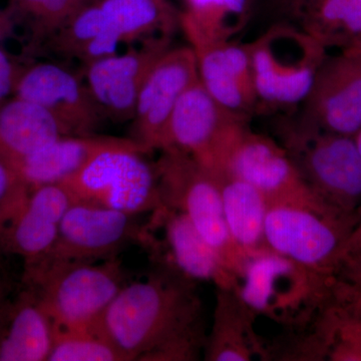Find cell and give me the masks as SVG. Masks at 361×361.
Here are the masks:
<instances>
[{"instance_id": "cell-1", "label": "cell", "mask_w": 361, "mask_h": 361, "mask_svg": "<svg viewBox=\"0 0 361 361\" xmlns=\"http://www.w3.org/2000/svg\"><path fill=\"white\" fill-rule=\"evenodd\" d=\"M195 283L157 266L126 283L97 323L126 361L198 360L207 336Z\"/></svg>"}, {"instance_id": "cell-2", "label": "cell", "mask_w": 361, "mask_h": 361, "mask_svg": "<svg viewBox=\"0 0 361 361\" xmlns=\"http://www.w3.org/2000/svg\"><path fill=\"white\" fill-rule=\"evenodd\" d=\"M334 288V275L264 248L247 256L236 292L257 316L304 331L336 301Z\"/></svg>"}, {"instance_id": "cell-3", "label": "cell", "mask_w": 361, "mask_h": 361, "mask_svg": "<svg viewBox=\"0 0 361 361\" xmlns=\"http://www.w3.org/2000/svg\"><path fill=\"white\" fill-rule=\"evenodd\" d=\"M276 132L312 191L337 213L361 217V153L355 137L326 132L300 116L280 121Z\"/></svg>"}, {"instance_id": "cell-4", "label": "cell", "mask_w": 361, "mask_h": 361, "mask_svg": "<svg viewBox=\"0 0 361 361\" xmlns=\"http://www.w3.org/2000/svg\"><path fill=\"white\" fill-rule=\"evenodd\" d=\"M28 288L39 297L56 327L99 322L127 283L118 257L99 261H42L25 267Z\"/></svg>"}, {"instance_id": "cell-5", "label": "cell", "mask_w": 361, "mask_h": 361, "mask_svg": "<svg viewBox=\"0 0 361 361\" xmlns=\"http://www.w3.org/2000/svg\"><path fill=\"white\" fill-rule=\"evenodd\" d=\"M257 111H282L300 106L310 94L327 49L299 25L274 23L247 44Z\"/></svg>"}, {"instance_id": "cell-6", "label": "cell", "mask_w": 361, "mask_h": 361, "mask_svg": "<svg viewBox=\"0 0 361 361\" xmlns=\"http://www.w3.org/2000/svg\"><path fill=\"white\" fill-rule=\"evenodd\" d=\"M210 171L245 180L265 197L269 206L302 207L334 219L353 222L361 218L332 210L308 186L280 142L253 132L248 123L226 142Z\"/></svg>"}, {"instance_id": "cell-7", "label": "cell", "mask_w": 361, "mask_h": 361, "mask_svg": "<svg viewBox=\"0 0 361 361\" xmlns=\"http://www.w3.org/2000/svg\"><path fill=\"white\" fill-rule=\"evenodd\" d=\"M129 140L104 149L63 180L75 201L106 207L130 215L152 213L161 205L155 163Z\"/></svg>"}, {"instance_id": "cell-8", "label": "cell", "mask_w": 361, "mask_h": 361, "mask_svg": "<svg viewBox=\"0 0 361 361\" xmlns=\"http://www.w3.org/2000/svg\"><path fill=\"white\" fill-rule=\"evenodd\" d=\"M155 167L161 205L184 213L238 277L246 257L228 230L215 175L193 157L175 149L161 151Z\"/></svg>"}, {"instance_id": "cell-9", "label": "cell", "mask_w": 361, "mask_h": 361, "mask_svg": "<svg viewBox=\"0 0 361 361\" xmlns=\"http://www.w3.org/2000/svg\"><path fill=\"white\" fill-rule=\"evenodd\" d=\"M147 245L157 266L168 268L193 281L211 282L217 288L238 286L235 274L212 246L202 237L184 213L161 205L140 230L139 239Z\"/></svg>"}, {"instance_id": "cell-10", "label": "cell", "mask_w": 361, "mask_h": 361, "mask_svg": "<svg viewBox=\"0 0 361 361\" xmlns=\"http://www.w3.org/2000/svg\"><path fill=\"white\" fill-rule=\"evenodd\" d=\"M356 223L302 207L271 205L265 221L266 245L310 269L334 275L337 253Z\"/></svg>"}, {"instance_id": "cell-11", "label": "cell", "mask_w": 361, "mask_h": 361, "mask_svg": "<svg viewBox=\"0 0 361 361\" xmlns=\"http://www.w3.org/2000/svg\"><path fill=\"white\" fill-rule=\"evenodd\" d=\"M198 80L196 56L190 45L170 47L164 51L140 90L130 139L148 154L165 148L169 121L176 104Z\"/></svg>"}, {"instance_id": "cell-12", "label": "cell", "mask_w": 361, "mask_h": 361, "mask_svg": "<svg viewBox=\"0 0 361 361\" xmlns=\"http://www.w3.org/2000/svg\"><path fill=\"white\" fill-rule=\"evenodd\" d=\"M171 40V37L144 40L129 51L82 66L80 75L104 121L130 123L142 85Z\"/></svg>"}, {"instance_id": "cell-13", "label": "cell", "mask_w": 361, "mask_h": 361, "mask_svg": "<svg viewBox=\"0 0 361 361\" xmlns=\"http://www.w3.org/2000/svg\"><path fill=\"white\" fill-rule=\"evenodd\" d=\"M135 217L75 201L61 220L51 253L42 261H99L118 257L123 248L139 239L141 227Z\"/></svg>"}, {"instance_id": "cell-14", "label": "cell", "mask_w": 361, "mask_h": 361, "mask_svg": "<svg viewBox=\"0 0 361 361\" xmlns=\"http://www.w3.org/2000/svg\"><path fill=\"white\" fill-rule=\"evenodd\" d=\"M300 118L319 129L355 137L361 130V49L323 61Z\"/></svg>"}, {"instance_id": "cell-15", "label": "cell", "mask_w": 361, "mask_h": 361, "mask_svg": "<svg viewBox=\"0 0 361 361\" xmlns=\"http://www.w3.org/2000/svg\"><path fill=\"white\" fill-rule=\"evenodd\" d=\"M248 122L221 106L198 80L176 104L163 149H178L211 169L226 142Z\"/></svg>"}, {"instance_id": "cell-16", "label": "cell", "mask_w": 361, "mask_h": 361, "mask_svg": "<svg viewBox=\"0 0 361 361\" xmlns=\"http://www.w3.org/2000/svg\"><path fill=\"white\" fill-rule=\"evenodd\" d=\"M14 96L44 106L68 135L96 134L104 122L82 75L54 61L25 66Z\"/></svg>"}, {"instance_id": "cell-17", "label": "cell", "mask_w": 361, "mask_h": 361, "mask_svg": "<svg viewBox=\"0 0 361 361\" xmlns=\"http://www.w3.org/2000/svg\"><path fill=\"white\" fill-rule=\"evenodd\" d=\"M198 66L199 80L221 106L249 120L257 113L250 54L246 44L187 35Z\"/></svg>"}, {"instance_id": "cell-18", "label": "cell", "mask_w": 361, "mask_h": 361, "mask_svg": "<svg viewBox=\"0 0 361 361\" xmlns=\"http://www.w3.org/2000/svg\"><path fill=\"white\" fill-rule=\"evenodd\" d=\"M75 199L63 184L30 190L27 198L0 237V249L25 259V267L47 257L59 225Z\"/></svg>"}, {"instance_id": "cell-19", "label": "cell", "mask_w": 361, "mask_h": 361, "mask_svg": "<svg viewBox=\"0 0 361 361\" xmlns=\"http://www.w3.org/2000/svg\"><path fill=\"white\" fill-rule=\"evenodd\" d=\"M257 314L234 289L217 288L212 327L207 336L204 360H269V349L255 329Z\"/></svg>"}, {"instance_id": "cell-20", "label": "cell", "mask_w": 361, "mask_h": 361, "mask_svg": "<svg viewBox=\"0 0 361 361\" xmlns=\"http://www.w3.org/2000/svg\"><path fill=\"white\" fill-rule=\"evenodd\" d=\"M129 140L97 134L66 135L23 157L16 161V165L30 190L61 184L84 168L97 154Z\"/></svg>"}, {"instance_id": "cell-21", "label": "cell", "mask_w": 361, "mask_h": 361, "mask_svg": "<svg viewBox=\"0 0 361 361\" xmlns=\"http://www.w3.org/2000/svg\"><path fill=\"white\" fill-rule=\"evenodd\" d=\"M54 332L56 324L39 297L26 289L0 326V361H47Z\"/></svg>"}, {"instance_id": "cell-22", "label": "cell", "mask_w": 361, "mask_h": 361, "mask_svg": "<svg viewBox=\"0 0 361 361\" xmlns=\"http://www.w3.org/2000/svg\"><path fill=\"white\" fill-rule=\"evenodd\" d=\"M123 44L109 26L99 1L90 2L51 35L40 47L63 61H78L82 66L118 52Z\"/></svg>"}, {"instance_id": "cell-23", "label": "cell", "mask_w": 361, "mask_h": 361, "mask_svg": "<svg viewBox=\"0 0 361 361\" xmlns=\"http://www.w3.org/2000/svg\"><path fill=\"white\" fill-rule=\"evenodd\" d=\"M212 173L219 184L226 224L239 250L247 257L268 248L264 231L269 204L265 197L245 180Z\"/></svg>"}, {"instance_id": "cell-24", "label": "cell", "mask_w": 361, "mask_h": 361, "mask_svg": "<svg viewBox=\"0 0 361 361\" xmlns=\"http://www.w3.org/2000/svg\"><path fill=\"white\" fill-rule=\"evenodd\" d=\"M68 135L44 106L13 96L0 106V144L20 160Z\"/></svg>"}, {"instance_id": "cell-25", "label": "cell", "mask_w": 361, "mask_h": 361, "mask_svg": "<svg viewBox=\"0 0 361 361\" xmlns=\"http://www.w3.org/2000/svg\"><path fill=\"white\" fill-rule=\"evenodd\" d=\"M111 30L123 44L173 37L180 14L167 0H97Z\"/></svg>"}, {"instance_id": "cell-26", "label": "cell", "mask_w": 361, "mask_h": 361, "mask_svg": "<svg viewBox=\"0 0 361 361\" xmlns=\"http://www.w3.org/2000/svg\"><path fill=\"white\" fill-rule=\"evenodd\" d=\"M293 18L325 49H361V0H310Z\"/></svg>"}, {"instance_id": "cell-27", "label": "cell", "mask_w": 361, "mask_h": 361, "mask_svg": "<svg viewBox=\"0 0 361 361\" xmlns=\"http://www.w3.org/2000/svg\"><path fill=\"white\" fill-rule=\"evenodd\" d=\"M252 0H187L180 13L185 35L230 42L250 20Z\"/></svg>"}, {"instance_id": "cell-28", "label": "cell", "mask_w": 361, "mask_h": 361, "mask_svg": "<svg viewBox=\"0 0 361 361\" xmlns=\"http://www.w3.org/2000/svg\"><path fill=\"white\" fill-rule=\"evenodd\" d=\"M94 0H11L6 9L14 26L27 35V51L37 52L80 9Z\"/></svg>"}, {"instance_id": "cell-29", "label": "cell", "mask_w": 361, "mask_h": 361, "mask_svg": "<svg viewBox=\"0 0 361 361\" xmlns=\"http://www.w3.org/2000/svg\"><path fill=\"white\" fill-rule=\"evenodd\" d=\"M47 361H126L121 351L99 327H56Z\"/></svg>"}, {"instance_id": "cell-30", "label": "cell", "mask_w": 361, "mask_h": 361, "mask_svg": "<svg viewBox=\"0 0 361 361\" xmlns=\"http://www.w3.org/2000/svg\"><path fill=\"white\" fill-rule=\"evenodd\" d=\"M30 192L16 159L0 144V237Z\"/></svg>"}, {"instance_id": "cell-31", "label": "cell", "mask_w": 361, "mask_h": 361, "mask_svg": "<svg viewBox=\"0 0 361 361\" xmlns=\"http://www.w3.org/2000/svg\"><path fill=\"white\" fill-rule=\"evenodd\" d=\"M326 356L336 361H361V315L337 305Z\"/></svg>"}, {"instance_id": "cell-32", "label": "cell", "mask_w": 361, "mask_h": 361, "mask_svg": "<svg viewBox=\"0 0 361 361\" xmlns=\"http://www.w3.org/2000/svg\"><path fill=\"white\" fill-rule=\"evenodd\" d=\"M336 301L341 307L361 315V263L336 271Z\"/></svg>"}, {"instance_id": "cell-33", "label": "cell", "mask_w": 361, "mask_h": 361, "mask_svg": "<svg viewBox=\"0 0 361 361\" xmlns=\"http://www.w3.org/2000/svg\"><path fill=\"white\" fill-rule=\"evenodd\" d=\"M23 68L0 47V106L14 96Z\"/></svg>"}, {"instance_id": "cell-34", "label": "cell", "mask_w": 361, "mask_h": 361, "mask_svg": "<svg viewBox=\"0 0 361 361\" xmlns=\"http://www.w3.org/2000/svg\"><path fill=\"white\" fill-rule=\"evenodd\" d=\"M361 263V218L339 249L334 264V274L339 268Z\"/></svg>"}, {"instance_id": "cell-35", "label": "cell", "mask_w": 361, "mask_h": 361, "mask_svg": "<svg viewBox=\"0 0 361 361\" xmlns=\"http://www.w3.org/2000/svg\"><path fill=\"white\" fill-rule=\"evenodd\" d=\"M16 26L6 11H0V47L14 35Z\"/></svg>"}, {"instance_id": "cell-36", "label": "cell", "mask_w": 361, "mask_h": 361, "mask_svg": "<svg viewBox=\"0 0 361 361\" xmlns=\"http://www.w3.org/2000/svg\"><path fill=\"white\" fill-rule=\"evenodd\" d=\"M282 13L288 14L293 18L294 14L310 0H273Z\"/></svg>"}, {"instance_id": "cell-37", "label": "cell", "mask_w": 361, "mask_h": 361, "mask_svg": "<svg viewBox=\"0 0 361 361\" xmlns=\"http://www.w3.org/2000/svg\"><path fill=\"white\" fill-rule=\"evenodd\" d=\"M7 310V304L6 301V290H4V282L0 278V326L4 322Z\"/></svg>"}, {"instance_id": "cell-38", "label": "cell", "mask_w": 361, "mask_h": 361, "mask_svg": "<svg viewBox=\"0 0 361 361\" xmlns=\"http://www.w3.org/2000/svg\"><path fill=\"white\" fill-rule=\"evenodd\" d=\"M355 140L361 153V130L355 135Z\"/></svg>"}]
</instances>
